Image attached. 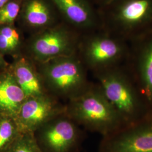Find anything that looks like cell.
I'll return each instance as SVG.
<instances>
[{
  "label": "cell",
  "instance_id": "6da1fadb",
  "mask_svg": "<svg viewBox=\"0 0 152 152\" xmlns=\"http://www.w3.org/2000/svg\"><path fill=\"white\" fill-rule=\"evenodd\" d=\"M65 113L87 130L107 136L125 126L98 83L65 103Z\"/></svg>",
  "mask_w": 152,
  "mask_h": 152
},
{
  "label": "cell",
  "instance_id": "7a4b0ae2",
  "mask_svg": "<svg viewBox=\"0 0 152 152\" xmlns=\"http://www.w3.org/2000/svg\"><path fill=\"white\" fill-rule=\"evenodd\" d=\"M92 75L125 125L139 120L150 111L124 64Z\"/></svg>",
  "mask_w": 152,
  "mask_h": 152
},
{
  "label": "cell",
  "instance_id": "3957f363",
  "mask_svg": "<svg viewBox=\"0 0 152 152\" xmlns=\"http://www.w3.org/2000/svg\"><path fill=\"white\" fill-rule=\"evenodd\" d=\"M98 11L102 29L128 42L152 29V0H113Z\"/></svg>",
  "mask_w": 152,
  "mask_h": 152
},
{
  "label": "cell",
  "instance_id": "277c9868",
  "mask_svg": "<svg viewBox=\"0 0 152 152\" xmlns=\"http://www.w3.org/2000/svg\"><path fill=\"white\" fill-rule=\"evenodd\" d=\"M36 64L47 91L65 103L85 92L92 83L77 54Z\"/></svg>",
  "mask_w": 152,
  "mask_h": 152
},
{
  "label": "cell",
  "instance_id": "5b68a950",
  "mask_svg": "<svg viewBox=\"0 0 152 152\" xmlns=\"http://www.w3.org/2000/svg\"><path fill=\"white\" fill-rule=\"evenodd\" d=\"M129 49L128 42L100 29L82 34L77 54L93 74L124 65Z\"/></svg>",
  "mask_w": 152,
  "mask_h": 152
},
{
  "label": "cell",
  "instance_id": "8992f818",
  "mask_svg": "<svg viewBox=\"0 0 152 152\" xmlns=\"http://www.w3.org/2000/svg\"><path fill=\"white\" fill-rule=\"evenodd\" d=\"M81 34L63 21L26 37L23 55L36 63L76 54Z\"/></svg>",
  "mask_w": 152,
  "mask_h": 152
},
{
  "label": "cell",
  "instance_id": "52a82bcc",
  "mask_svg": "<svg viewBox=\"0 0 152 152\" xmlns=\"http://www.w3.org/2000/svg\"><path fill=\"white\" fill-rule=\"evenodd\" d=\"M99 152H152V110L135 122L103 136Z\"/></svg>",
  "mask_w": 152,
  "mask_h": 152
},
{
  "label": "cell",
  "instance_id": "ba28073f",
  "mask_svg": "<svg viewBox=\"0 0 152 152\" xmlns=\"http://www.w3.org/2000/svg\"><path fill=\"white\" fill-rule=\"evenodd\" d=\"M124 65L135 82L147 107L152 110V29L129 42Z\"/></svg>",
  "mask_w": 152,
  "mask_h": 152
},
{
  "label": "cell",
  "instance_id": "9c48e42d",
  "mask_svg": "<svg viewBox=\"0 0 152 152\" xmlns=\"http://www.w3.org/2000/svg\"><path fill=\"white\" fill-rule=\"evenodd\" d=\"M34 134L44 152H72L84 138L80 126L65 112L49 121Z\"/></svg>",
  "mask_w": 152,
  "mask_h": 152
},
{
  "label": "cell",
  "instance_id": "30bf717a",
  "mask_svg": "<svg viewBox=\"0 0 152 152\" xmlns=\"http://www.w3.org/2000/svg\"><path fill=\"white\" fill-rule=\"evenodd\" d=\"M65 112V103L47 94L27 98L14 118L20 132L34 133L49 121Z\"/></svg>",
  "mask_w": 152,
  "mask_h": 152
},
{
  "label": "cell",
  "instance_id": "8fae6325",
  "mask_svg": "<svg viewBox=\"0 0 152 152\" xmlns=\"http://www.w3.org/2000/svg\"><path fill=\"white\" fill-rule=\"evenodd\" d=\"M62 21L81 34L102 29L98 9L90 0H51Z\"/></svg>",
  "mask_w": 152,
  "mask_h": 152
},
{
  "label": "cell",
  "instance_id": "7c38bea8",
  "mask_svg": "<svg viewBox=\"0 0 152 152\" xmlns=\"http://www.w3.org/2000/svg\"><path fill=\"white\" fill-rule=\"evenodd\" d=\"M61 21L51 0H23L16 24L27 36Z\"/></svg>",
  "mask_w": 152,
  "mask_h": 152
},
{
  "label": "cell",
  "instance_id": "4fadbf2b",
  "mask_svg": "<svg viewBox=\"0 0 152 152\" xmlns=\"http://www.w3.org/2000/svg\"><path fill=\"white\" fill-rule=\"evenodd\" d=\"M8 69L27 98L49 94L38 70L37 64L24 55L12 59Z\"/></svg>",
  "mask_w": 152,
  "mask_h": 152
},
{
  "label": "cell",
  "instance_id": "5bb4252c",
  "mask_svg": "<svg viewBox=\"0 0 152 152\" xmlns=\"http://www.w3.org/2000/svg\"><path fill=\"white\" fill-rule=\"evenodd\" d=\"M27 96L9 70L0 72V114L14 118Z\"/></svg>",
  "mask_w": 152,
  "mask_h": 152
},
{
  "label": "cell",
  "instance_id": "9a60e30c",
  "mask_svg": "<svg viewBox=\"0 0 152 152\" xmlns=\"http://www.w3.org/2000/svg\"><path fill=\"white\" fill-rule=\"evenodd\" d=\"M27 36L15 24L0 26V51L13 59L23 55Z\"/></svg>",
  "mask_w": 152,
  "mask_h": 152
},
{
  "label": "cell",
  "instance_id": "2e32d148",
  "mask_svg": "<svg viewBox=\"0 0 152 152\" xmlns=\"http://www.w3.org/2000/svg\"><path fill=\"white\" fill-rule=\"evenodd\" d=\"M20 134L16 122L11 117L0 116V152H6Z\"/></svg>",
  "mask_w": 152,
  "mask_h": 152
},
{
  "label": "cell",
  "instance_id": "e0dca14e",
  "mask_svg": "<svg viewBox=\"0 0 152 152\" xmlns=\"http://www.w3.org/2000/svg\"><path fill=\"white\" fill-rule=\"evenodd\" d=\"M6 152H44L34 133L20 132Z\"/></svg>",
  "mask_w": 152,
  "mask_h": 152
},
{
  "label": "cell",
  "instance_id": "ac0fdd59",
  "mask_svg": "<svg viewBox=\"0 0 152 152\" xmlns=\"http://www.w3.org/2000/svg\"><path fill=\"white\" fill-rule=\"evenodd\" d=\"M23 0H10L0 9V26L15 24Z\"/></svg>",
  "mask_w": 152,
  "mask_h": 152
},
{
  "label": "cell",
  "instance_id": "d6986e66",
  "mask_svg": "<svg viewBox=\"0 0 152 152\" xmlns=\"http://www.w3.org/2000/svg\"><path fill=\"white\" fill-rule=\"evenodd\" d=\"M113 0H90L92 4L98 9L102 8L109 4H110Z\"/></svg>",
  "mask_w": 152,
  "mask_h": 152
},
{
  "label": "cell",
  "instance_id": "ffe728a7",
  "mask_svg": "<svg viewBox=\"0 0 152 152\" xmlns=\"http://www.w3.org/2000/svg\"><path fill=\"white\" fill-rule=\"evenodd\" d=\"M9 65V63H8L5 58V56L2 54L0 51V72L5 71L7 69Z\"/></svg>",
  "mask_w": 152,
  "mask_h": 152
},
{
  "label": "cell",
  "instance_id": "44dd1931",
  "mask_svg": "<svg viewBox=\"0 0 152 152\" xmlns=\"http://www.w3.org/2000/svg\"><path fill=\"white\" fill-rule=\"evenodd\" d=\"M10 0H0V9L5 5Z\"/></svg>",
  "mask_w": 152,
  "mask_h": 152
},
{
  "label": "cell",
  "instance_id": "7402d4cb",
  "mask_svg": "<svg viewBox=\"0 0 152 152\" xmlns=\"http://www.w3.org/2000/svg\"><path fill=\"white\" fill-rule=\"evenodd\" d=\"M0 116H1V114H0Z\"/></svg>",
  "mask_w": 152,
  "mask_h": 152
}]
</instances>
